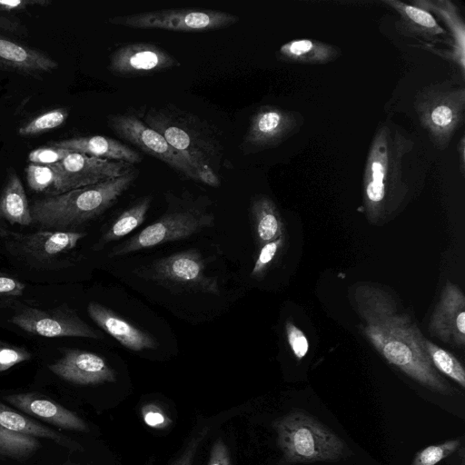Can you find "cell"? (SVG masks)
Here are the masks:
<instances>
[{
  "label": "cell",
  "instance_id": "6da1fadb",
  "mask_svg": "<svg viewBox=\"0 0 465 465\" xmlns=\"http://www.w3.org/2000/svg\"><path fill=\"white\" fill-rule=\"evenodd\" d=\"M430 167L420 139L390 118L371 142L362 178V208L370 223H387L423 186Z\"/></svg>",
  "mask_w": 465,
  "mask_h": 465
},
{
  "label": "cell",
  "instance_id": "7a4b0ae2",
  "mask_svg": "<svg viewBox=\"0 0 465 465\" xmlns=\"http://www.w3.org/2000/svg\"><path fill=\"white\" fill-rule=\"evenodd\" d=\"M350 302L361 331L388 363L431 391H454L431 364L424 349L426 337L388 289L359 282L351 288Z\"/></svg>",
  "mask_w": 465,
  "mask_h": 465
},
{
  "label": "cell",
  "instance_id": "3957f363",
  "mask_svg": "<svg viewBox=\"0 0 465 465\" xmlns=\"http://www.w3.org/2000/svg\"><path fill=\"white\" fill-rule=\"evenodd\" d=\"M134 114L192 162L203 183L220 186L218 171L223 160L224 146L217 132L206 121L170 104L135 110Z\"/></svg>",
  "mask_w": 465,
  "mask_h": 465
},
{
  "label": "cell",
  "instance_id": "277c9868",
  "mask_svg": "<svg viewBox=\"0 0 465 465\" xmlns=\"http://www.w3.org/2000/svg\"><path fill=\"white\" fill-rule=\"evenodd\" d=\"M138 171L95 184L51 194L33 203V222L54 231L79 226L102 214L127 191Z\"/></svg>",
  "mask_w": 465,
  "mask_h": 465
},
{
  "label": "cell",
  "instance_id": "5b68a950",
  "mask_svg": "<svg viewBox=\"0 0 465 465\" xmlns=\"http://www.w3.org/2000/svg\"><path fill=\"white\" fill-rule=\"evenodd\" d=\"M277 443L288 463L336 461L346 453L342 439L322 422L293 411L274 423Z\"/></svg>",
  "mask_w": 465,
  "mask_h": 465
},
{
  "label": "cell",
  "instance_id": "8992f818",
  "mask_svg": "<svg viewBox=\"0 0 465 465\" xmlns=\"http://www.w3.org/2000/svg\"><path fill=\"white\" fill-rule=\"evenodd\" d=\"M173 208L133 235L122 244L114 248L111 257L152 248L169 242L189 238L214 223V215L202 204L203 197L189 201L187 197L178 198L169 194Z\"/></svg>",
  "mask_w": 465,
  "mask_h": 465
},
{
  "label": "cell",
  "instance_id": "52a82bcc",
  "mask_svg": "<svg viewBox=\"0 0 465 465\" xmlns=\"http://www.w3.org/2000/svg\"><path fill=\"white\" fill-rule=\"evenodd\" d=\"M414 110L420 124L438 150H445L465 117V88L446 81L419 90Z\"/></svg>",
  "mask_w": 465,
  "mask_h": 465
},
{
  "label": "cell",
  "instance_id": "ba28073f",
  "mask_svg": "<svg viewBox=\"0 0 465 465\" xmlns=\"http://www.w3.org/2000/svg\"><path fill=\"white\" fill-rule=\"evenodd\" d=\"M232 13L202 8H170L110 17L112 25L135 29H162L175 32H205L238 23Z\"/></svg>",
  "mask_w": 465,
  "mask_h": 465
},
{
  "label": "cell",
  "instance_id": "9c48e42d",
  "mask_svg": "<svg viewBox=\"0 0 465 465\" xmlns=\"http://www.w3.org/2000/svg\"><path fill=\"white\" fill-rule=\"evenodd\" d=\"M107 124L120 138L143 153L163 162L181 177L203 183L202 176L192 162L175 150L157 131L146 125L134 113L113 114Z\"/></svg>",
  "mask_w": 465,
  "mask_h": 465
},
{
  "label": "cell",
  "instance_id": "30bf717a",
  "mask_svg": "<svg viewBox=\"0 0 465 465\" xmlns=\"http://www.w3.org/2000/svg\"><path fill=\"white\" fill-rule=\"evenodd\" d=\"M141 276L176 292L220 294L217 278L205 274L204 260L195 249L155 260Z\"/></svg>",
  "mask_w": 465,
  "mask_h": 465
},
{
  "label": "cell",
  "instance_id": "8fae6325",
  "mask_svg": "<svg viewBox=\"0 0 465 465\" xmlns=\"http://www.w3.org/2000/svg\"><path fill=\"white\" fill-rule=\"evenodd\" d=\"M55 171L52 194L95 184L129 173L134 165L71 152L60 163L51 164Z\"/></svg>",
  "mask_w": 465,
  "mask_h": 465
},
{
  "label": "cell",
  "instance_id": "7c38bea8",
  "mask_svg": "<svg viewBox=\"0 0 465 465\" xmlns=\"http://www.w3.org/2000/svg\"><path fill=\"white\" fill-rule=\"evenodd\" d=\"M10 321L28 333L46 338H104L102 332L88 325L66 305L48 310L25 307Z\"/></svg>",
  "mask_w": 465,
  "mask_h": 465
},
{
  "label": "cell",
  "instance_id": "4fadbf2b",
  "mask_svg": "<svg viewBox=\"0 0 465 465\" xmlns=\"http://www.w3.org/2000/svg\"><path fill=\"white\" fill-rule=\"evenodd\" d=\"M303 116L274 105L258 107L250 118L242 146L248 152L276 147L299 132Z\"/></svg>",
  "mask_w": 465,
  "mask_h": 465
},
{
  "label": "cell",
  "instance_id": "5bb4252c",
  "mask_svg": "<svg viewBox=\"0 0 465 465\" xmlns=\"http://www.w3.org/2000/svg\"><path fill=\"white\" fill-rule=\"evenodd\" d=\"M181 63L162 47L144 42L128 43L118 46L109 56L108 69L117 76L133 77L153 74L176 66Z\"/></svg>",
  "mask_w": 465,
  "mask_h": 465
},
{
  "label": "cell",
  "instance_id": "9a60e30c",
  "mask_svg": "<svg viewBox=\"0 0 465 465\" xmlns=\"http://www.w3.org/2000/svg\"><path fill=\"white\" fill-rule=\"evenodd\" d=\"M432 336L456 348L465 345V296L461 289L448 282L430 320Z\"/></svg>",
  "mask_w": 465,
  "mask_h": 465
},
{
  "label": "cell",
  "instance_id": "2e32d148",
  "mask_svg": "<svg viewBox=\"0 0 465 465\" xmlns=\"http://www.w3.org/2000/svg\"><path fill=\"white\" fill-rule=\"evenodd\" d=\"M48 368L61 379L74 384L94 385L116 381L115 371L102 356L82 350H66Z\"/></svg>",
  "mask_w": 465,
  "mask_h": 465
},
{
  "label": "cell",
  "instance_id": "e0dca14e",
  "mask_svg": "<svg viewBox=\"0 0 465 465\" xmlns=\"http://www.w3.org/2000/svg\"><path fill=\"white\" fill-rule=\"evenodd\" d=\"M90 318L124 347L134 351L153 350L159 345L148 332L137 328L112 310L97 302L87 306Z\"/></svg>",
  "mask_w": 465,
  "mask_h": 465
},
{
  "label": "cell",
  "instance_id": "ac0fdd59",
  "mask_svg": "<svg viewBox=\"0 0 465 465\" xmlns=\"http://www.w3.org/2000/svg\"><path fill=\"white\" fill-rule=\"evenodd\" d=\"M58 66L45 52L0 35V69L19 74L40 77Z\"/></svg>",
  "mask_w": 465,
  "mask_h": 465
},
{
  "label": "cell",
  "instance_id": "d6986e66",
  "mask_svg": "<svg viewBox=\"0 0 465 465\" xmlns=\"http://www.w3.org/2000/svg\"><path fill=\"white\" fill-rule=\"evenodd\" d=\"M15 409L65 430L87 431L86 423L73 411L52 400L35 393H15L5 396Z\"/></svg>",
  "mask_w": 465,
  "mask_h": 465
},
{
  "label": "cell",
  "instance_id": "ffe728a7",
  "mask_svg": "<svg viewBox=\"0 0 465 465\" xmlns=\"http://www.w3.org/2000/svg\"><path fill=\"white\" fill-rule=\"evenodd\" d=\"M13 235L21 252L44 262L74 249L85 233L74 231L40 230L29 234L14 233Z\"/></svg>",
  "mask_w": 465,
  "mask_h": 465
},
{
  "label": "cell",
  "instance_id": "44dd1931",
  "mask_svg": "<svg viewBox=\"0 0 465 465\" xmlns=\"http://www.w3.org/2000/svg\"><path fill=\"white\" fill-rule=\"evenodd\" d=\"M50 145L97 158L139 163L143 156L126 143L104 135L78 136L50 143Z\"/></svg>",
  "mask_w": 465,
  "mask_h": 465
},
{
  "label": "cell",
  "instance_id": "7402d4cb",
  "mask_svg": "<svg viewBox=\"0 0 465 465\" xmlns=\"http://www.w3.org/2000/svg\"><path fill=\"white\" fill-rule=\"evenodd\" d=\"M410 4L420 6L440 18L450 32V51L447 54L456 64L462 78L465 72V25L459 7L449 0H412Z\"/></svg>",
  "mask_w": 465,
  "mask_h": 465
},
{
  "label": "cell",
  "instance_id": "603a6c76",
  "mask_svg": "<svg viewBox=\"0 0 465 465\" xmlns=\"http://www.w3.org/2000/svg\"><path fill=\"white\" fill-rule=\"evenodd\" d=\"M341 49L314 39H294L283 44L277 52L279 60L299 64L318 65L336 60Z\"/></svg>",
  "mask_w": 465,
  "mask_h": 465
},
{
  "label": "cell",
  "instance_id": "cb8c5ba5",
  "mask_svg": "<svg viewBox=\"0 0 465 465\" xmlns=\"http://www.w3.org/2000/svg\"><path fill=\"white\" fill-rule=\"evenodd\" d=\"M255 242L263 244L285 235L284 223L275 203L267 195L255 196L250 206Z\"/></svg>",
  "mask_w": 465,
  "mask_h": 465
},
{
  "label": "cell",
  "instance_id": "d4e9b609",
  "mask_svg": "<svg viewBox=\"0 0 465 465\" xmlns=\"http://www.w3.org/2000/svg\"><path fill=\"white\" fill-rule=\"evenodd\" d=\"M383 3L397 12L401 28L404 29L406 34L427 40L447 35L446 30L439 25L434 15L427 10L397 0H386Z\"/></svg>",
  "mask_w": 465,
  "mask_h": 465
},
{
  "label": "cell",
  "instance_id": "484cf974",
  "mask_svg": "<svg viewBox=\"0 0 465 465\" xmlns=\"http://www.w3.org/2000/svg\"><path fill=\"white\" fill-rule=\"evenodd\" d=\"M0 219L11 224L29 225L33 223L24 186L14 171L9 173L0 194Z\"/></svg>",
  "mask_w": 465,
  "mask_h": 465
},
{
  "label": "cell",
  "instance_id": "4316f807",
  "mask_svg": "<svg viewBox=\"0 0 465 465\" xmlns=\"http://www.w3.org/2000/svg\"><path fill=\"white\" fill-rule=\"evenodd\" d=\"M152 199L151 195H145L124 210L102 235L99 244L104 245L119 240L138 228L146 218Z\"/></svg>",
  "mask_w": 465,
  "mask_h": 465
},
{
  "label": "cell",
  "instance_id": "83f0119b",
  "mask_svg": "<svg viewBox=\"0 0 465 465\" xmlns=\"http://www.w3.org/2000/svg\"><path fill=\"white\" fill-rule=\"evenodd\" d=\"M0 426L15 432L31 435L36 438L49 439L65 446L70 444L69 440L64 438L62 434L15 411L1 402Z\"/></svg>",
  "mask_w": 465,
  "mask_h": 465
},
{
  "label": "cell",
  "instance_id": "f1b7e54d",
  "mask_svg": "<svg viewBox=\"0 0 465 465\" xmlns=\"http://www.w3.org/2000/svg\"><path fill=\"white\" fill-rule=\"evenodd\" d=\"M425 351L436 371L450 378L461 388L465 387V370L461 362L450 351L436 345L427 338Z\"/></svg>",
  "mask_w": 465,
  "mask_h": 465
},
{
  "label": "cell",
  "instance_id": "f546056e",
  "mask_svg": "<svg viewBox=\"0 0 465 465\" xmlns=\"http://www.w3.org/2000/svg\"><path fill=\"white\" fill-rule=\"evenodd\" d=\"M40 448L36 437L15 432L0 426V456L24 459Z\"/></svg>",
  "mask_w": 465,
  "mask_h": 465
},
{
  "label": "cell",
  "instance_id": "4dcf8cb0",
  "mask_svg": "<svg viewBox=\"0 0 465 465\" xmlns=\"http://www.w3.org/2000/svg\"><path fill=\"white\" fill-rule=\"evenodd\" d=\"M69 115L67 108L46 111L18 128L21 136H33L55 129L64 124Z\"/></svg>",
  "mask_w": 465,
  "mask_h": 465
},
{
  "label": "cell",
  "instance_id": "1f68e13d",
  "mask_svg": "<svg viewBox=\"0 0 465 465\" xmlns=\"http://www.w3.org/2000/svg\"><path fill=\"white\" fill-rule=\"evenodd\" d=\"M460 446L459 439L449 440L420 450L413 458L411 465H436L455 452Z\"/></svg>",
  "mask_w": 465,
  "mask_h": 465
},
{
  "label": "cell",
  "instance_id": "d6a6232c",
  "mask_svg": "<svg viewBox=\"0 0 465 465\" xmlns=\"http://www.w3.org/2000/svg\"><path fill=\"white\" fill-rule=\"evenodd\" d=\"M285 243V235L274 241L263 244L260 249L255 260L251 276L260 280L263 278L266 272L276 259Z\"/></svg>",
  "mask_w": 465,
  "mask_h": 465
},
{
  "label": "cell",
  "instance_id": "836d02e7",
  "mask_svg": "<svg viewBox=\"0 0 465 465\" xmlns=\"http://www.w3.org/2000/svg\"><path fill=\"white\" fill-rule=\"evenodd\" d=\"M28 186L35 192H44L53 188L55 182V171L52 165L29 163L25 169Z\"/></svg>",
  "mask_w": 465,
  "mask_h": 465
},
{
  "label": "cell",
  "instance_id": "e575fe53",
  "mask_svg": "<svg viewBox=\"0 0 465 465\" xmlns=\"http://www.w3.org/2000/svg\"><path fill=\"white\" fill-rule=\"evenodd\" d=\"M31 357V352L26 349L0 341V372L29 361Z\"/></svg>",
  "mask_w": 465,
  "mask_h": 465
},
{
  "label": "cell",
  "instance_id": "d590c367",
  "mask_svg": "<svg viewBox=\"0 0 465 465\" xmlns=\"http://www.w3.org/2000/svg\"><path fill=\"white\" fill-rule=\"evenodd\" d=\"M71 152L53 145L39 147L28 153V161L31 163L51 165L60 163Z\"/></svg>",
  "mask_w": 465,
  "mask_h": 465
},
{
  "label": "cell",
  "instance_id": "8d00e7d4",
  "mask_svg": "<svg viewBox=\"0 0 465 465\" xmlns=\"http://www.w3.org/2000/svg\"><path fill=\"white\" fill-rule=\"evenodd\" d=\"M285 332L293 355L297 360H302L309 350V341L306 335L291 321L286 322Z\"/></svg>",
  "mask_w": 465,
  "mask_h": 465
},
{
  "label": "cell",
  "instance_id": "74e56055",
  "mask_svg": "<svg viewBox=\"0 0 465 465\" xmlns=\"http://www.w3.org/2000/svg\"><path fill=\"white\" fill-rule=\"evenodd\" d=\"M209 432V427H204L199 430L188 442L182 454L173 461L172 465H192L195 454Z\"/></svg>",
  "mask_w": 465,
  "mask_h": 465
},
{
  "label": "cell",
  "instance_id": "f35d334b",
  "mask_svg": "<svg viewBox=\"0 0 465 465\" xmlns=\"http://www.w3.org/2000/svg\"><path fill=\"white\" fill-rule=\"evenodd\" d=\"M0 29L18 36H28L29 30L15 14L0 11Z\"/></svg>",
  "mask_w": 465,
  "mask_h": 465
},
{
  "label": "cell",
  "instance_id": "ab89813d",
  "mask_svg": "<svg viewBox=\"0 0 465 465\" xmlns=\"http://www.w3.org/2000/svg\"><path fill=\"white\" fill-rule=\"evenodd\" d=\"M51 3L49 0H0V11L15 14L27 9L29 6H45Z\"/></svg>",
  "mask_w": 465,
  "mask_h": 465
},
{
  "label": "cell",
  "instance_id": "60d3db41",
  "mask_svg": "<svg viewBox=\"0 0 465 465\" xmlns=\"http://www.w3.org/2000/svg\"><path fill=\"white\" fill-rule=\"evenodd\" d=\"M144 422L152 428H164L169 424L168 418L156 406L149 404L143 409Z\"/></svg>",
  "mask_w": 465,
  "mask_h": 465
},
{
  "label": "cell",
  "instance_id": "b9f144b4",
  "mask_svg": "<svg viewBox=\"0 0 465 465\" xmlns=\"http://www.w3.org/2000/svg\"><path fill=\"white\" fill-rule=\"evenodd\" d=\"M25 289L22 282L0 273V297L20 296Z\"/></svg>",
  "mask_w": 465,
  "mask_h": 465
},
{
  "label": "cell",
  "instance_id": "7bdbcfd3",
  "mask_svg": "<svg viewBox=\"0 0 465 465\" xmlns=\"http://www.w3.org/2000/svg\"><path fill=\"white\" fill-rule=\"evenodd\" d=\"M208 465H232L228 448L222 439L213 443Z\"/></svg>",
  "mask_w": 465,
  "mask_h": 465
},
{
  "label": "cell",
  "instance_id": "ee69618b",
  "mask_svg": "<svg viewBox=\"0 0 465 465\" xmlns=\"http://www.w3.org/2000/svg\"><path fill=\"white\" fill-rule=\"evenodd\" d=\"M458 150V157L460 162V171L462 175L465 173V139L464 136H462L458 143L457 146Z\"/></svg>",
  "mask_w": 465,
  "mask_h": 465
},
{
  "label": "cell",
  "instance_id": "f6af8a7d",
  "mask_svg": "<svg viewBox=\"0 0 465 465\" xmlns=\"http://www.w3.org/2000/svg\"><path fill=\"white\" fill-rule=\"evenodd\" d=\"M63 465H77V464H75V463H72V462H66V463H64V464H63Z\"/></svg>",
  "mask_w": 465,
  "mask_h": 465
}]
</instances>
